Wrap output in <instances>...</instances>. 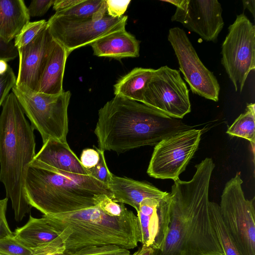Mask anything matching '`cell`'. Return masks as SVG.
Instances as JSON below:
<instances>
[{
    "mask_svg": "<svg viewBox=\"0 0 255 255\" xmlns=\"http://www.w3.org/2000/svg\"><path fill=\"white\" fill-rule=\"evenodd\" d=\"M215 167L212 159L206 157L195 165L190 180L174 181L167 233L154 255H224L210 213L209 190Z\"/></svg>",
    "mask_w": 255,
    "mask_h": 255,
    "instance_id": "obj_1",
    "label": "cell"
},
{
    "mask_svg": "<svg viewBox=\"0 0 255 255\" xmlns=\"http://www.w3.org/2000/svg\"><path fill=\"white\" fill-rule=\"evenodd\" d=\"M193 128L142 103L115 96L99 110L94 133L99 149L123 153L155 145L167 137Z\"/></svg>",
    "mask_w": 255,
    "mask_h": 255,
    "instance_id": "obj_2",
    "label": "cell"
},
{
    "mask_svg": "<svg viewBox=\"0 0 255 255\" xmlns=\"http://www.w3.org/2000/svg\"><path fill=\"white\" fill-rule=\"evenodd\" d=\"M33 130L11 92L2 105L0 115V181L11 201L17 221H21L32 208L26 197L25 181L36 154Z\"/></svg>",
    "mask_w": 255,
    "mask_h": 255,
    "instance_id": "obj_3",
    "label": "cell"
},
{
    "mask_svg": "<svg viewBox=\"0 0 255 255\" xmlns=\"http://www.w3.org/2000/svg\"><path fill=\"white\" fill-rule=\"evenodd\" d=\"M25 192L30 206L43 215L95 206L105 196L113 198L109 186L91 175L73 174L40 164L29 165Z\"/></svg>",
    "mask_w": 255,
    "mask_h": 255,
    "instance_id": "obj_4",
    "label": "cell"
},
{
    "mask_svg": "<svg viewBox=\"0 0 255 255\" xmlns=\"http://www.w3.org/2000/svg\"><path fill=\"white\" fill-rule=\"evenodd\" d=\"M43 217L62 240L65 252L106 245L130 250L140 242L137 217L130 210L123 216L111 217L95 206Z\"/></svg>",
    "mask_w": 255,
    "mask_h": 255,
    "instance_id": "obj_5",
    "label": "cell"
},
{
    "mask_svg": "<svg viewBox=\"0 0 255 255\" xmlns=\"http://www.w3.org/2000/svg\"><path fill=\"white\" fill-rule=\"evenodd\" d=\"M12 92L29 119L31 126L40 133L43 143L49 138L67 142V111L71 96L70 91L49 95L24 92L14 86Z\"/></svg>",
    "mask_w": 255,
    "mask_h": 255,
    "instance_id": "obj_6",
    "label": "cell"
},
{
    "mask_svg": "<svg viewBox=\"0 0 255 255\" xmlns=\"http://www.w3.org/2000/svg\"><path fill=\"white\" fill-rule=\"evenodd\" d=\"M240 175L226 184L219 205L223 223L241 255H255L254 198L245 197Z\"/></svg>",
    "mask_w": 255,
    "mask_h": 255,
    "instance_id": "obj_7",
    "label": "cell"
},
{
    "mask_svg": "<svg viewBox=\"0 0 255 255\" xmlns=\"http://www.w3.org/2000/svg\"><path fill=\"white\" fill-rule=\"evenodd\" d=\"M221 54L222 64L236 92H242L248 75L255 68V27L244 13L229 26Z\"/></svg>",
    "mask_w": 255,
    "mask_h": 255,
    "instance_id": "obj_8",
    "label": "cell"
},
{
    "mask_svg": "<svg viewBox=\"0 0 255 255\" xmlns=\"http://www.w3.org/2000/svg\"><path fill=\"white\" fill-rule=\"evenodd\" d=\"M128 18L127 15L113 17L107 14L101 19L94 20L54 14L47 21V26L53 39L64 48L69 56L77 48L126 29Z\"/></svg>",
    "mask_w": 255,
    "mask_h": 255,
    "instance_id": "obj_9",
    "label": "cell"
},
{
    "mask_svg": "<svg viewBox=\"0 0 255 255\" xmlns=\"http://www.w3.org/2000/svg\"><path fill=\"white\" fill-rule=\"evenodd\" d=\"M202 130L191 128L174 133L155 145L147 173L156 179H179L197 151Z\"/></svg>",
    "mask_w": 255,
    "mask_h": 255,
    "instance_id": "obj_10",
    "label": "cell"
},
{
    "mask_svg": "<svg viewBox=\"0 0 255 255\" xmlns=\"http://www.w3.org/2000/svg\"><path fill=\"white\" fill-rule=\"evenodd\" d=\"M189 92L180 71L163 66L154 69L142 103L171 118L182 119L191 110Z\"/></svg>",
    "mask_w": 255,
    "mask_h": 255,
    "instance_id": "obj_11",
    "label": "cell"
},
{
    "mask_svg": "<svg viewBox=\"0 0 255 255\" xmlns=\"http://www.w3.org/2000/svg\"><path fill=\"white\" fill-rule=\"evenodd\" d=\"M167 38L177 57L180 71L192 93L217 102L219 84L200 60L185 31L178 27L171 28Z\"/></svg>",
    "mask_w": 255,
    "mask_h": 255,
    "instance_id": "obj_12",
    "label": "cell"
},
{
    "mask_svg": "<svg viewBox=\"0 0 255 255\" xmlns=\"http://www.w3.org/2000/svg\"><path fill=\"white\" fill-rule=\"evenodd\" d=\"M217 0H181L171 20L181 23L206 41L215 42L224 22Z\"/></svg>",
    "mask_w": 255,
    "mask_h": 255,
    "instance_id": "obj_13",
    "label": "cell"
},
{
    "mask_svg": "<svg viewBox=\"0 0 255 255\" xmlns=\"http://www.w3.org/2000/svg\"><path fill=\"white\" fill-rule=\"evenodd\" d=\"M54 42L46 25L29 43L17 49L19 67L16 87L24 92H36Z\"/></svg>",
    "mask_w": 255,
    "mask_h": 255,
    "instance_id": "obj_14",
    "label": "cell"
},
{
    "mask_svg": "<svg viewBox=\"0 0 255 255\" xmlns=\"http://www.w3.org/2000/svg\"><path fill=\"white\" fill-rule=\"evenodd\" d=\"M169 193L160 199L146 198L140 204L137 217L142 245L161 249L170 222Z\"/></svg>",
    "mask_w": 255,
    "mask_h": 255,
    "instance_id": "obj_15",
    "label": "cell"
},
{
    "mask_svg": "<svg viewBox=\"0 0 255 255\" xmlns=\"http://www.w3.org/2000/svg\"><path fill=\"white\" fill-rule=\"evenodd\" d=\"M13 234L19 243L32 252L33 255L65 252L62 240L43 216L35 218L30 216L27 223Z\"/></svg>",
    "mask_w": 255,
    "mask_h": 255,
    "instance_id": "obj_16",
    "label": "cell"
},
{
    "mask_svg": "<svg viewBox=\"0 0 255 255\" xmlns=\"http://www.w3.org/2000/svg\"><path fill=\"white\" fill-rule=\"evenodd\" d=\"M30 164L43 165L73 174L89 175L67 142L53 138L43 143Z\"/></svg>",
    "mask_w": 255,
    "mask_h": 255,
    "instance_id": "obj_17",
    "label": "cell"
},
{
    "mask_svg": "<svg viewBox=\"0 0 255 255\" xmlns=\"http://www.w3.org/2000/svg\"><path fill=\"white\" fill-rule=\"evenodd\" d=\"M109 187L112 192V199L114 201L128 204L133 207L136 212L144 199H160L168 193L149 183L114 175L111 178Z\"/></svg>",
    "mask_w": 255,
    "mask_h": 255,
    "instance_id": "obj_18",
    "label": "cell"
},
{
    "mask_svg": "<svg viewBox=\"0 0 255 255\" xmlns=\"http://www.w3.org/2000/svg\"><path fill=\"white\" fill-rule=\"evenodd\" d=\"M140 42L126 29L104 36L90 45L94 55L120 59L139 56Z\"/></svg>",
    "mask_w": 255,
    "mask_h": 255,
    "instance_id": "obj_19",
    "label": "cell"
},
{
    "mask_svg": "<svg viewBox=\"0 0 255 255\" xmlns=\"http://www.w3.org/2000/svg\"><path fill=\"white\" fill-rule=\"evenodd\" d=\"M68 56L64 48L54 40L36 92L57 95L63 92V80Z\"/></svg>",
    "mask_w": 255,
    "mask_h": 255,
    "instance_id": "obj_20",
    "label": "cell"
},
{
    "mask_svg": "<svg viewBox=\"0 0 255 255\" xmlns=\"http://www.w3.org/2000/svg\"><path fill=\"white\" fill-rule=\"evenodd\" d=\"M28 9L23 0H0V36L13 41L29 22Z\"/></svg>",
    "mask_w": 255,
    "mask_h": 255,
    "instance_id": "obj_21",
    "label": "cell"
},
{
    "mask_svg": "<svg viewBox=\"0 0 255 255\" xmlns=\"http://www.w3.org/2000/svg\"><path fill=\"white\" fill-rule=\"evenodd\" d=\"M154 71L152 68H134L114 86L115 96L142 103L145 90Z\"/></svg>",
    "mask_w": 255,
    "mask_h": 255,
    "instance_id": "obj_22",
    "label": "cell"
},
{
    "mask_svg": "<svg viewBox=\"0 0 255 255\" xmlns=\"http://www.w3.org/2000/svg\"><path fill=\"white\" fill-rule=\"evenodd\" d=\"M255 104L247 105L245 112L241 114L230 126L226 132L231 135L247 139L251 144L253 154L255 145Z\"/></svg>",
    "mask_w": 255,
    "mask_h": 255,
    "instance_id": "obj_23",
    "label": "cell"
},
{
    "mask_svg": "<svg viewBox=\"0 0 255 255\" xmlns=\"http://www.w3.org/2000/svg\"><path fill=\"white\" fill-rule=\"evenodd\" d=\"M55 14L79 19H101L107 14L106 0H82L67 9L55 12Z\"/></svg>",
    "mask_w": 255,
    "mask_h": 255,
    "instance_id": "obj_24",
    "label": "cell"
},
{
    "mask_svg": "<svg viewBox=\"0 0 255 255\" xmlns=\"http://www.w3.org/2000/svg\"><path fill=\"white\" fill-rule=\"evenodd\" d=\"M211 220L224 255H241L222 219L219 205L209 202Z\"/></svg>",
    "mask_w": 255,
    "mask_h": 255,
    "instance_id": "obj_25",
    "label": "cell"
},
{
    "mask_svg": "<svg viewBox=\"0 0 255 255\" xmlns=\"http://www.w3.org/2000/svg\"><path fill=\"white\" fill-rule=\"evenodd\" d=\"M46 25L47 21L45 19L29 22L14 38L16 48L18 49L27 45Z\"/></svg>",
    "mask_w": 255,
    "mask_h": 255,
    "instance_id": "obj_26",
    "label": "cell"
},
{
    "mask_svg": "<svg viewBox=\"0 0 255 255\" xmlns=\"http://www.w3.org/2000/svg\"><path fill=\"white\" fill-rule=\"evenodd\" d=\"M0 255H33V253L13 236L0 239Z\"/></svg>",
    "mask_w": 255,
    "mask_h": 255,
    "instance_id": "obj_27",
    "label": "cell"
},
{
    "mask_svg": "<svg viewBox=\"0 0 255 255\" xmlns=\"http://www.w3.org/2000/svg\"><path fill=\"white\" fill-rule=\"evenodd\" d=\"M96 206L111 217H120L129 211L124 204H119L107 196L101 198L97 202Z\"/></svg>",
    "mask_w": 255,
    "mask_h": 255,
    "instance_id": "obj_28",
    "label": "cell"
},
{
    "mask_svg": "<svg viewBox=\"0 0 255 255\" xmlns=\"http://www.w3.org/2000/svg\"><path fill=\"white\" fill-rule=\"evenodd\" d=\"M100 160L92 168L87 170L89 175L106 184L109 186L113 174L110 171L106 162L104 151L98 148Z\"/></svg>",
    "mask_w": 255,
    "mask_h": 255,
    "instance_id": "obj_29",
    "label": "cell"
},
{
    "mask_svg": "<svg viewBox=\"0 0 255 255\" xmlns=\"http://www.w3.org/2000/svg\"><path fill=\"white\" fill-rule=\"evenodd\" d=\"M16 77L10 67L4 73H0V107L15 85Z\"/></svg>",
    "mask_w": 255,
    "mask_h": 255,
    "instance_id": "obj_30",
    "label": "cell"
},
{
    "mask_svg": "<svg viewBox=\"0 0 255 255\" xmlns=\"http://www.w3.org/2000/svg\"><path fill=\"white\" fill-rule=\"evenodd\" d=\"M18 56L14 41H8L0 36V60L8 62Z\"/></svg>",
    "mask_w": 255,
    "mask_h": 255,
    "instance_id": "obj_31",
    "label": "cell"
},
{
    "mask_svg": "<svg viewBox=\"0 0 255 255\" xmlns=\"http://www.w3.org/2000/svg\"><path fill=\"white\" fill-rule=\"evenodd\" d=\"M54 0H33L27 7L30 17L41 16L53 5Z\"/></svg>",
    "mask_w": 255,
    "mask_h": 255,
    "instance_id": "obj_32",
    "label": "cell"
},
{
    "mask_svg": "<svg viewBox=\"0 0 255 255\" xmlns=\"http://www.w3.org/2000/svg\"><path fill=\"white\" fill-rule=\"evenodd\" d=\"M107 13L113 17H120L123 16L130 2V0H106Z\"/></svg>",
    "mask_w": 255,
    "mask_h": 255,
    "instance_id": "obj_33",
    "label": "cell"
},
{
    "mask_svg": "<svg viewBox=\"0 0 255 255\" xmlns=\"http://www.w3.org/2000/svg\"><path fill=\"white\" fill-rule=\"evenodd\" d=\"M95 149L86 148L83 150L80 161L83 166L86 169L95 167L100 160V154L98 148L94 146Z\"/></svg>",
    "mask_w": 255,
    "mask_h": 255,
    "instance_id": "obj_34",
    "label": "cell"
},
{
    "mask_svg": "<svg viewBox=\"0 0 255 255\" xmlns=\"http://www.w3.org/2000/svg\"><path fill=\"white\" fill-rule=\"evenodd\" d=\"M8 200L7 197L0 200V239L13 236L5 216Z\"/></svg>",
    "mask_w": 255,
    "mask_h": 255,
    "instance_id": "obj_35",
    "label": "cell"
},
{
    "mask_svg": "<svg viewBox=\"0 0 255 255\" xmlns=\"http://www.w3.org/2000/svg\"><path fill=\"white\" fill-rule=\"evenodd\" d=\"M82 0H54L53 9L56 12L67 9L79 3Z\"/></svg>",
    "mask_w": 255,
    "mask_h": 255,
    "instance_id": "obj_36",
    "label": "cell"
},
{
    "mask_svg": "<svg viewBox=\"0 0 255 255\" xmlns=\"http://www.w3.org/2000/svg\"><path fill=\"white\" fill-rule=\"evenodd\" d=\"M155 250L150 247L142 245L137 251L130 255H154Z\"/></svg>",
    "mask_w": 255,
    "mask_h": 255,
    "instance_id": "obj_37",
    "label": "cell"
},
{
    "mask_svg": "<svg viewBox=\"0 0 255 255\" xmlns=\"http://www.w3.org/2000/svg\"><path fill=\"white\" fill-rule=\"evenodd\" d=\"M243 8L245 10L246 9H248L249 11L252 13L254 18L255 19V0H242Z\"/></svg>",
    "mask_w": 255,
    "mask_h": 255,
    "instance_id": "obj_38",
    "label": "cell"
}]
</instances>
